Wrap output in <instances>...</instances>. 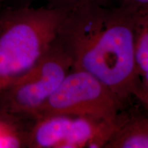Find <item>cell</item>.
<instances>
[{
	"mask_svg": "<svg viewBox=\"0 0 148 148\" xmlns=\"http://www.w3.org/2000/svg\"><path fill=\"white\" fill-rule=\"evenodd\" d=\"M134 37V12L88 3L69 10L56 40L69 56L72 69L93 75L124 103L140 84Z\"/></svg>",
	"mask_w": 148,
	"mask_h": 148,
	"instance_id": "6da1fadb",
	"label": "cell"
},
{
	"mask_svg": "<svg viewBox=\"0 0 148 148\" xmlns=\"http://www.w3.org/2000/svg\"><path fill=\"white\" fill-rule=\"evenodd\" d=\"M68 12L47 5L4 6L0 16V90L25 75L47 53Z\"/></svg>",
	"mask_w": 148,
	"mask_h": 148,
	"instance_id": "7a4b0ae2",
	"label": "cell"
},
{
	"mask_svg": "<svg viewBox=\"0 0 148 148\" xmlns=\"http://www.w3.org/2000/svg\"><path fill=\"white\" fill-rule=\"evenodd\" d=\"M71 69L69 56L56 38L32 69L0 90V110L34 119Z\"/></svg>",
	"mask_w": 148,
	"mask_h": 148,
	"instance_id": "3957f363",
	"label": "cell"
},
{
	"mask_svg": "<svg viewBox=\"0 0 148 148\" xmlns=\"http://www.w3.org/2000/svg\"><path fill=\"white\" fill-rule=\"evenodd\" d=\"M123 105L110 88L93 75L71 69L38 110L35 119L51 114H67L114 120Z\"/></svg>",
	"mask_w": 148,
	"mask_h": 148,
	"instance_id": "277c9868",
	"label": "cell"
},
{
	"mask_svg": "<svg viewBox=\"0 0 148 148\" xmlns=\"http://www.w3.org/2000/svg\"><path fill=\"white\" fill-rule=\"evenodd\" d=\"M117 121L118 116L114 120L67 114L40 116L31 127L27 147L105 148Z\"/></svg>",
	"mask_w": 148,
	"mask_h": 148,
	"instance_id": "5b68a950",
	"label": "cell"
},
{
	"mask_svg": "<svg viewBox=\"0 0 148 148\" xmlns=\"http://www.w3.org/2000/svg\"><path fill=\"white\" fill-rule=\"evenodd\" d=\"M105 148H148V116L119 113L117 125Z\"/></svg>",
	"mask_w": 148,
	"mask_h": 148,
	"instance_id": "8992f818",
	"label": "cell"
},
{
	"mask_svg": "<svg viewBox=\"0 0 148 148\" xmlns=\"http://www.w3.org/2000/svg\"><path fill=\"white\" fill-rule=\"evenodd\" d=\"M34 120L0 110V148L27 147Z\"/></svg>",
	"mask_w": 148,
	"mask_h": 148,
	"instance_id": "52a82bcc",
	"label": "cell"
},
{
	"mask_svg": "<svg viewBox=\"0 0 148 148\" xmlns=\"http://www.w3.org/2000/svg\"><path fill=\"white\" fill-rule=\"evenodd\" d=\"M135 17L134 58L140 77L148 71V21L143 14L134 13Z\"/></svg>",
	"mask_w": 148,
	"mask_h": 148,
	"instance_id": "ba28073f",
	"label": "cell"
},
{
	"mask_svg": "<svg viewBox=\"0 0 148 148\" xmlns=\"http://www.w3.org/2000/svg\"><path fill=\"white\" fill-rule=\"evenodd\" d=\"M45 1H47V5L49 6L70 10L79 5L88 4V3L105 4L106 0H45Z\"/></svg>",
	"mask_w": 148,
	"mask_h": 148,
	"instance_id": "9c48e42d",
	"label": "cell"
},
{
	"mask_svg": "<svg viewBox=\"0 0 148 148\" xmlns=\"http://www.w3.org/2000/svg\"><path fill=\"white\" fill-rule=\"evenodd\" d=\"M134 97L148 110V71L140 77V84Z\"/></svg>",
	"mask_w": 148,
	"mask_h": 148,
	"instance_id": "30bf717a",
	"label": "cell"
},
{
	"mask_svg": "<svg viewBox=\"0 0 148 148\" xmlns=\"http://www.w3.org/2000/svg\"><path fill=\"white\" fill-rule=\"evenodd\" d=\"M120 6L134 13L148 11V0H120Z\"/></svg>",
	"mask_w": 148,
	"mask_h": 148,
	"instance_id": "8fae6325",
	"label": "cell"
},
{
	"mask_svg": "<svg viewBox=\"0 0 148 148\" xmlns=\"http://www.w3.org/2000/svg\"><path fill=\"white\" fill-rule=\"evenodd\" d=\"M3 8H4V4H3V0H0V16H1V12Z\"/></svg>",
	"mask_w": 148,
	"mask_h": 148,
	"instance_id": "7c38bea8",
	"label": "cell"
},
{
	"mask_svg": "<svg viewBox=\"0 0 148 148\" xmlns=\"http://www.w3.org/2000/svg\"><path fill=\"white\" fill-rule=\"evenodd\" d=\"M136 13H140V14H143V15L146 17V18H147L148 21V11H146V12H136Z\"/></svg>",
	"mask_w": 148,
	"mask_h": 148,
	"instance_id": "4fadbf2b",
	"label": "cell"
}]
</instances>
